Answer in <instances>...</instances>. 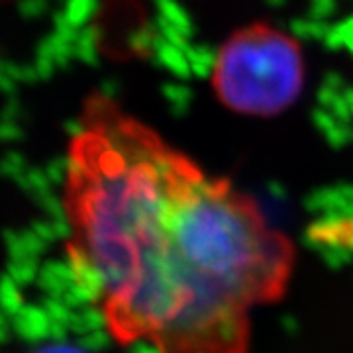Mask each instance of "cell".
<instances>
[{"mask_svg":"<svg viewBox=\"0 0 353 353\" xmlns=\"http://www.w3.org/2000/svg\"><path fill=\"white\" fill-rule=\"evenodd\" d=\"M67 255L122 345L245 353L292 245L259 204L104 92L88 94L63 175Z\"/></svg>","mask_w":353,"mask_h":353,"instance_id":"cell-1","label":"cell"},{"mask_svg":"<svg viewBox=\"0 0 353 353\" xmlns=\"http://www.w3.org/2000/svg\"><path fill=\"white\" fill-rule=\"evenodd\" d=\"M306 83L303 46L269 22L238 28L216 51L210 87L230 112L273 118L301 99Z\"/></svg>","mask_w":353,"mask_h":353,"instance_id":"cell-2","label":"cell"},{"mask_svg":"<svg viewBox=\"0 0 353 353\" xmlns=\"http://www.w3.org/2000/svg\"><path fill=\"white\" fill-rule=\"evenodd\" d=\"M32 353H88L87 350L73 345V343H48L41 345L38 350H34Z\"/></svg>","mask_w":353,"mask_h":353,"instance_id":"cell-3","label":"cell"}]
</instances>
